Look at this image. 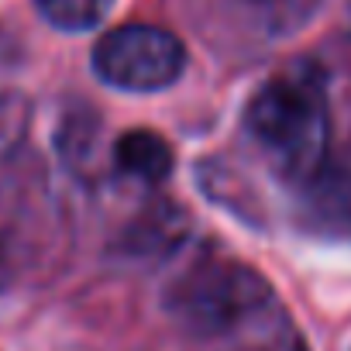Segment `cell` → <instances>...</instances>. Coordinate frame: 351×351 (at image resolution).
<instances>
[{
    "label": "cell",
    "instance_id": "5b68a950",
    "mask_svg": "<svg viewBox=\"0 0 351 351\" xmlns=\"http://www.w3.org/2000/svg\"><path fill=\"white\" fill-rule=\"evenodd\" d=\"M35 8L59 32H90L110 14L114 0H35Z\"/></svg>",
    "mask_w": 351,
    "mask_h": 351
},
{
    "label": "cell",
    "instance_id": "52a82bcc",
    "mask_svg": "<svg viewBox=\"0 0 351 351\" xmlns=\"http://www.w3.org/2000/svg\"><path fill=\"white\" fill-rule=\"evenodd\" d=\"M28 124V107L18 97H0V152L11 148Z\"/></svg>",
    "mask_w": 351,
    "mask_h": 351
},
{
    "label": "cell",
    "instance_id": "277c9868",
    "mask_svg": "<svg viewBox=\"0 0 351 351\" xmlns=\"http://www.w3.org/2000/svg\"><path fill=\"white\" fill-rule=\"evenodd\" d=\"M114 162L124 176H134L141 183H162L172 172V145L148 128L124 131L114 141Z\"/></svg>",
    "mask_w": 351,
    "mask_h": 351
},
{
    "label": "cell",
    "instance_id": "7a4b0ae2",
    "mask_svg": "<svg viewBox=\"0 0 351 351\" xmlns=\"http://www.w3.org/2000/svg\"><path fill=\"white\" fill-rule=\"evenodd\" d=\"M93 73L124 93H158L186 69V49L158 25H121L93 45Z\"/></svg>",
    "mask_w": 351,
    "mask_h": 351
},
{
    "label": "cell",
    "instance_id": "3957f363",
    "mask_svg": "<svg viewBox=\"0 0 351 351\" xmlns=\"http://www.w3.org/2000/svg\"><path fill=\"white\" fill-rule=\"evenodd\" d=\"M262 300V282L241 265L207 262L197 265L180 286L172 289V310L186 320V327L221 330Z\"/></svg>",
    "mask_w": 351,
    "mask_h": 351
},
{
    "label": "cell",
    "instance_id": "6da1fadb",
    "mask_svg": "<svg viewBox=\"0 0 351 351\" xmlns=\"http://www.w3.org/2000/svg\"><path fill=\"white\" fill-rule=\"evenodd\" d=\"M245 124L286 176L310 180L320 172L330 141V114L320 76L286 73L269 80L252 97Z\"/></svg>",
    "mask_w": 351,
    "mask_h": 351
},
{
    "label": "cell",
    "instance_id": "8992f818",
    "mask_svg": "<svg viewBox=\"0 0 351 351\" xmlns=\"http://www.w3.org/2000/svg\"><path fill=\"white\" fill-rule=\"evenodd\" d=\"M141 221L152 224V228L148 231L145 228H131V238H134L131 248L134 252H165V248H172L176 241H180L183 231H186L183 210L176 204H155V207L145 210Z\"/></svg>",
    "mask_w": 351,
    "mask_h": 351
}]
</instances>
